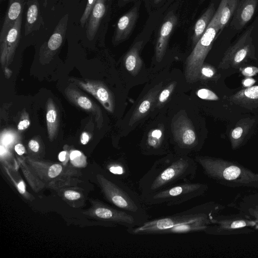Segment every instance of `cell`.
I'll return each instance as SVG.
<instances>
[{
	"instance_id": "6da1fadb",
	"label": "cell",
	"mask_w": 258,
	"mask_h": 258,
	"mask_svg": "<svg viewBox=\"0 0 258 258\" xmlns=\"http://www.w3.org/2000/svg\"><path fill=\"white\" fill-rule=\"evenodd\" d=\"M225 206L214 201L207 202L180 212L148 220L126 231L132 235L185 234L204 232L213 218Z\"/></svg>"
},
{
	"instance_id": "7a4b0ae2",
	"label": "cell",
	"mask_w": 258,
	"mask_h": 258,
	"mask_svg": "<svg viewBox=\"0 0 258 258\" xmlns=\"http://www.w3.org/2000/svg\"><path fill=\"white\" fill-rule=\"evenodd\" d=\"M198 163L188 155L169 153L154 162L138 182L140 195L162 190L196 176Z\"/></svg>"
},
{
	"instance_id": "3957f363",
	"label": "cell",
	"mask_w": 258,
	"mask_h": 258,
	"mask_svg": "<svg viewBox=\"0 0 258 258\" xmlns=\"http://www.w3.org/2000/svg\"><path fill=\"white\" fill-rule=\"evenodd\" d=\"M195 160L207 177L222 186L258 190V173L237 162L203 155Z\"/></svg>"
},
{
	"instance_id": "277c9868",
	"label": "cell",
	"mask_w": 258,
	"mask_h": 258,
	"mask_svg": "<svg viewBox=\"0 0 258 258\" xmlns=\"http://www.w3.org/2000/svg\"><path fill=\"white\" fill-rule=\"evenodd\" d=\"M97 182L105 198L116 208L131 213L144 222L149 215L140 195L119 178H112L103 174L96 176Z\"/></svg>"
},
{
	"instance_id": "5b68a950",
	"label": "cell",
	"mask_w": 258,
	"mask_h": 258,
	"mask_svg": "<svg viewBox=\"0 0 258 258\" xmlns=\"http://www.w3.org/2000/svg\"><path fill=\"white\" fill-rule=\"evenodd\" d=\"M224 5L220 4L206 31L186 59L185 77L188 83L200 79L201 68L219 32V21Z\"/></svg>"
},
{
	"instance_id": "8992f818",
	"label": "cell",
	"mask_w": 258,
	"mask_h": 258,
	"mask_svg": "<svg viewBox=\"0 0 258 258\" xmlns=\"http://www.w3.org/2000/svg\"><path fill=\"white\" fill-rule=\"evenodd\" d=\"M208 189L206 183L181 182L152 194L140 196L145 205L174 206L202 196Z\"/></svg>"
},
{
	"instance_id": "52a82bcc",
	"label": "cell",
	"mask_w": 258,
	"mask_h": 258,
	"mask_svg": "<svg viewBox=\"0 0 258 258\" xmlns=\"http://www.w3.org/2000/svg\"><path fill=\"white\" fill-rule=\"evenodd\" d=\"M256 222L247 215L236 214L215 215L204 232L213 235L248 234L256 230Z\"/></svg>"
},
{
	"instance_id": "ba28073f",
	"label": "cell",
	"mask_w": 258,
	"mask_h": 258,
	"mask_svg": "<svg viewBox=\"0 0 258 258\" xmlns=\"http://www.w3.org/2000/svg\"><path fill=\"white\" fill-rule=\"evenodd\" d=\"M173 144L175 153L188 155L199 151L201 146L190 120L185 116H179L172 124Z\"/></svg>"
},
{
	"instance_id": "9c48e42d",
	"label": "cell",
	"mask_w": 258,
	"mask_h": 258,
	"mask_svg": "<svg viewBox=\"0 0 258 258\" xmlns=\"http://www.w3.org/2000/svg\"><path fill=\"white\" fill-rule=\"evenodd\" d=\"M253 27H250L229 47L225 52L218 68L226 70L240 68L242 64L254 55V47L251 37Z\"/></svg>"
},
{
	"instance_id": "30bf717a",
	"label": "cell",
	"mask_w": 258,
	"mask_h": 258,
	"mask_svg": "<svg viewBox=\"0 0 258 258\" xmlns=\"http://www.w3.org/2000/svg\"><path fill=\"white\" fill-rule=\"evenodd\" d=\"M92 203V207L85 212L89 216L126 228L137 227L144 223L138 217L117 208H113L99 201Z\"/></svg>"
},
{
	"instance_id": "8fae6325",
	"label": "cell",
	"mask_w": 258,
	"mask_h": 258,
	"mask_svg": "<svg viewBox=\"0 0 258 258\" xmlns=\"http://www.w3.org/2000/svg\"><path fill=\"white\" fill-rule=\"evenodd\" d=\"M22 14L9 29L6 34L0 38V61L5 69L13 60L21 37Z\"/></svg>"
},
{
	"instance_id": "7c38bea8",
	"label": "cell",
	"mask_w": 258,
	"mask_h": 258,
	"mask_svg": "<svg viewBox=\"0 0 258 258\" xmlns=\"http://www.w3.org/2000/svg\"><path fill=\"white\" fill-rule=\"evenodd\" d=\"M70 81L82 89L93 95L108 111L113 113L114 110L113 96L108 87L103 83L94 80L71 78Z\"/></svg>"
},
{
	"instance_id": "4fadbf2b",
	"label": "cell",
	"mask_w": 258,
	"mask_h": 258,
	"mask_svg": "<svg viewBox=\"0 0 258 258\" xmlns=\"http://www.w3.org/2000/svg\"><path fill=\"white\" fill-rule=\"evenodd\" d=\"M68 100L76 106L94 115L97 126L102 127L103 118L99 106L85 94L79 91L75 86L70 85L64 90Z\"/></svg>"
},
{
	"instance_id": "5bb4252c",
	"label": "cell",
	"mask_w": 258,
	"mask_h": 258,
	"mask_svg": "<svg viewBox=\"0 0 258 258\" xmlns=\"http://www.w3.org/2000/svg\"><path fill=\"white\" fill-rule=\"evenodd\" d=\"M177 22L176 16L170 12L161 26L155 46V58L158 62L165 55L169 38Z\"/></svg>"
},
{
	"instance_id": "9a60e30c",
	"label": "cell",
	"mask_w": 258,
	"mask_h": 258,
	"mask_svg": "<svg viewBox=\"0 0 258 258\" xmlns=\"http://www.w3.org/2000/svg\"><path fill=\"white\" fill-rule=\"evenodd\" d=\"M231 207L236 209L254 220L258 230V195L257 193L237 195L229 204Z\"/></svg>"
},
{
	"instance_id": "2e32d148",
	"label": "cell",
	"mask_w": 258,
	"mask_h": 258,
	"mask_svg": "<svg viewBox=\"0 0 258 258\" xmlns=\"http://www.w3.org/2000/svg\"><path fill=\"white\" fill-rule=\"evenodd\" d=\"M257 0L240 1L233 14L230 23L236 30L241 29L252 18L257 6Z\"/></svg>"
},
{
	"instance_id": "e0dca14e",
	"label": "cell",
	"mask_w": 258,
	"mask_h": 258,
	"mask_svg": "<svg viewBox=\"0 0 258 258\" xmlns=\"http://www.w3.org/2000/svg\"><path fill=\"white\" fill-rule=\"evenodd\" d=\"M138 9L134 6L118 20L114 35L115 43L125 40L131 35L138 19Z\"/></svg>"
},
{
	"instance_id": "ac0fdd59",
	"label": "cell",
	"mask_w": 258,
	"mask_h": 258,
	"mask_svg": "<svg viewBox=\"0 0 258 258\" xmlns=\"http://www.w3.org/2000/svg\"><path fill=\"white\" fill-rule=\"evenodd\" d=\"M69 17L67 14L60 19L47 42L42 47L41 53L45 56L52 55L61 46L66 33Z\"/></svg>"
},
{
	"instance_id": "d6986e66",
	"label": "cell",
	"mask_w": 258,
	"mask_h": 258,
	"mask_svg": "<svg viewBox=\"0 0 258 258\" xmlns=\"http://www.w3.org/2000/svg\"><path fill=\"white\" fill-rule=\"evenodd\" d=\"M162 88V83H160L151 89L144 96L132 114L128 122L130 126H133L147 115L153 104L156 101Z\"/></svg>"
},
{
	"instance_id": "ffe728a7",
	"label": "cell",
	"mask_w": 258,
	"mask_h": 258,
	"mask_svg": "<svg viewBox=\"0 0 258 258\" xmlns=\"http://www.w3.org/2000/svg\"><path fill=\"white\" fill-rule=\"evenodd\" d=\"M255 119L247 117L240 119L229 135L231 148L235 150L240 148L246 142V139L255 123Z\"/></svg>"
},
{
	"instance_id": "44dd1931",
	"label": "cell",
	"mask_w": 258,
	"mask_h": 258,
	"mask_svg": "<svg viewBox=\"0 0 258 258\" xmlns=\"http://www.w3.org/2000/svg\"><path fill=\"white\" fill-rule=\"evenodd\" d=\"M229 100L233 104L249 109L258 107V85L239 90L231 96Z\"/></svg>"
},
{
	"instance_id": "7402d4cb",
	"label": "cell",
	"mask_w": 258,
	"mask_h": 258,
	"mask_svg": "<svg viewBox=\"0 0 258 258\" xmlns=\"http://www.w3.org/2000/svg\"><path fill=\"white\" fill-rule=\"evenodd\" d=\"M105 11V0H97L88 20L86 35L89 40L94 38Z\"/></svg>"
},
{
	"instance_id": "603a6c76",
	"label": "cell",
	"mask_w": 258,
	"mask_h": 258,
	"mask_svg": "<svg viewBox=\"0 0 258 258\" xmlns=\"http://www.w3.org/2000/svg\"><path fill=\"white\" fill-rule=\"evenodd\" d=\"M143 43V41L137 42L124 56L125 67L132 75H137L142 67L143 61L140 57V51Z\"/></svg>"
},
{
	"instance_id": "cb8c5ba5",
	"label": "cell",
	"mask_w": 258,
	"mask_h": 258,
	"mask_svg": "<svg viewBox=\"0 0 258 258\" xmlns=\"http://www.w3.org/2000/svg\"><path fill=\"white\" fill-rule=\"evenodd\" d=\"M23 0H10L8 12L1 29L0 38L3 37L22 14Z\"/></svg>"
},
{
	"instance_id": "d4e9b609",
	"label": "cell",
	"mask_w": 258,
	"mask_h": 258,
	"mask_svg": "<svg viewBox=\"0 0 258 258\" xmlns=\"http://www.w3.org/2000/svg\"><path fill=\"white\" fill-rule=\"evenodd\" d=\"M215 12L214 4H211L196 22L192 37V42L194 45L196 44L203 35L212 20Z\"/></svg>"
},
{
	"instance_id": "484cf974",
	"label": "cell",
	"mask_w": 258,
	"mask_h": 258,
	"mask_svg": "<svg viewBox=\"0 0 258 258\" xmlns=\"http://www.w3.org/2000/svg\"><path fill=\"white\" fill-rule=\"evenodd\" d=\"M40 18L39 4L37 1L29 2L25 25V35L39 29L37 25L39 27L40 24L38 23V21H40Z\"/></svg>"
},
{
	"instance_id": "4316f807",
	"label": "cell",
	"mask_w": 258,
	"mask_h": 258,
	"mask_svg": "<svg viewBox=\"0 0 258 258\" xmlns=\"http://www.w3.org/2000/svg\"><path fill=\"white\" fill-rule=\"evenodd\" d=\"M46 118L48 137L52 141L57 134L58 119L56 108L51 98L47 102Z\"/></svg>"
},
{
	"instance_id": "83f0119b",
	"label": "cell",
	"mask_w": 258,
	"mask_h": 258,
	"mask_svg": "<svg viewBox=\"0 0 258 258\" xmlns=\"http://www.w3.org/2000/svg\"><path fill=\"white\" fill-rule=\"evenodd\" d=\"M239 1L240 0H227L223 5L219 21L220 30L218 35L233 15Z\"/></svg>"
},
{
	"instance_id": "f1b7e54d",
	"label": "cell",
	"mask_w": 258,
	"mask_h": 258,
	"mask_svg": "<svg viewBox=\"0 0 258 258\" xmlns=\"http://www.w3.org/2000/svg\"><path fill=\"white\" fill-rule=\"evenodd\" d=\"M18 160L22 170L33 190L38 191L40 189L43 188L45 185V183L37 177L29 166H28L23 161L19 158H18Z\"/></svg>"
},
{
	"instance_id": "f546056e",
	"label": "cell",
	"mask_w": 258,
	"mask_h": 258,
	"mask_svg": "<svg viewBox=\"0 0 258 258\" xmlns=\"http://www.w3.org/2000/svg\"><path fill=\"white\" fill-rule=\"evenodd\" d=\"M108 170L112 174L118 176L122 180L127 179L131 176V172L126 160L121 158L108 166Z\"/></svg>"
},
{
	"instance_id": "4dcf8cb0",
	"label": "cell",
	"mask_w": 258,
	"mask_h": 258,
	"mask_svg": "<svg viewBox=\"0 0 258 258\" xmlns=\"http://www.w3.org/2000/svg\"><path fill=\"white\" fill-rule=\"evenodd\" d=\"M176 85V82H172L160 91L156 101V107L164 104L171 95Z\"/></svg>"
},
{
	"instance_id": "1f68e13d",
	"label": "cell",
	"mask_w": 258,
	"mask_h": 258,
	"mask_svg": "<svg viewBox=\"0 0 258 258\" xmlns=\"http://www.w3.org/2000/svg\"><path fill=\"white\" fill-rule=\"evenodd\" d=\"M97 0H88L84 13L80 19V24L82 27L87 22Z\"/></svg>"
},
{
	"instance_id": "d6a6232c",
	"label": "cell",
	"mask_w": 258,
	"mask_h": 258,
	"mask_svg": "<svg viewBox=\"0 0 258 258\" xmlns=\"http://www.w3.org/2000/svg\"><path fill=\"white\" fill-rule=\"evenodd\" d=\"M216 70L212 66L203 64L201 70V78L203 79H213L216 76Z\"/></svg>"
},
{
	"instance_id": "836d02e7",
	"label": "cell",
	"mask_w": 258,
	"mask_h": 258,
	"mask_svg": "<svg viewBox=\"0 0 258 258\" xmlns=\"http://www.w3.org/2000/svg\"><path fill=\"white\" fill-rule=\"evenodd\" d=\"M197 94L199 97L205 100L216 101L219 99L214 92L206 88L199 90L197 92Z\"/></svg>"
},
{
	"instance_id": "e575fe53",
	"label": "cell",
	"mask_w": 258,
	"mask_h": 258,
	"mask_svg": "<svg viewBox=\"0 0 258 258\" xmlns=\"http://www.w3.org/2000/svg\"><path fill=\"white\" fill-rule=\"evenodd\" d=\"M241 74L245 77H251L258 74V68L254 66H247L239 68Z\"/></svg>"
},
{
	"instance_id": "d590c367",
	"label": "cell",
	"mask_w": 258,
	"mask_h": 258,
	"mask_svg": "<svg viewBox=\"0 0 258 258\" xmlns=\"http://www.w3.org/2000/svg\"><path fill=\"white\" fill-rule=\"evenodd\" d=\"M64 198L68 200H77L81 198V194L76 191L67 190L63 193Z\"/></svg>"
},
{
	"instance_id": "8d00e7d4",
	"label": "cell",
	"mask_w": 258,
	"mask_h": 258,
	"mask_svg": "<svg viewBox=\"0 0 258 258\" xmlns=\"http://www.w3.org/2000/svg\"><path fill=\"white\" fill-rule=\"evenodd\" d=\"M3 133V134L1 135L2 141H3L5 144H9L13 142L14 136V135H13L12 132H4Z\"/></svg>"
},
{
	"instance_id": "74e56055",
	"label": "cell",
	"mask_w": 258,
	"mask_h": 258,
	"mask_svg": "<svg viewBox=\"0 0 258 258\" xmlns=\"http://www.w3.org/2000/svg\"><path fill=\"white\" fill-rule=\"evenodd\" d=\"M255 82V80L251 77H245L242 80L241 84L244 88H248L252 86Z\"/></svg>"
},
{
	"instance_id": "f35d334b",
	"label": "cell",
	"mask_w": 258,
	"mask_h": 258,
	"mask_svg": "<svg viewBox=\"0 0 258 258\" xmlns=\"http://www.w3.org/2000/svg\"><path fill=\"white\" fill-rule=\"evenodd\" d=\"M28 146L30 149L34 152H37L39 150V145L38 143L34 140H31L29 142Z\"/></svg>"
},
{
	"instance_id": "ab89813d",
	"label": "cell",
	"mask_w": 258,
	"mask_h": 258,
	"mask_svg": "<svg viewBox=\"0 0 258 258\" xmlns=\"http://www.w3.org/2000/svg\"><path fill=\"white\" fill-rule=\"evenodd\" d=\"M30 125V121L28 119L21 120L18 124L17 128L19 130H24L27 128Z\"/></svg>"
},
{
	"instance_id": "60d3db41",
	"label": "cell",
	"mask_w": 258,
	"mask_h": 258,
	"mask_svg": "<svg viewBox=\"0 0 258 258\" xmlns=\"http://www.w3.org/2000/svg\"><path fill=\"white\" fill-rule=\"evenodd\" d=\"M15 150L19 155H22L25 152L24 146L20 143L17 144L15 146Z\"/></svg>"
},
{
	"instance_id": "b9f144b4",
	"label": "cell",
	"mask_w": 258,
	"mask_h": 258,
	"mask_svg": "<svg viewBox=\"0 0 258 258\" xmlns=\"http://www.w3.org/2000/svg\"><path fill=\"white\" fill-rule=\"evenodd\" d=\"M90 140V136L89 134H88L86 132H84L82 133L80 141L82 144L86 145L87 144Z\"/></svg>"
},
{
	"instance_id": "7bdbcfd3",
	"label": "cell",
	"mask_w": 258,
	"mask_h": 258,
	"mask_svg": "<svg viewBox=\"0 0 258 258\" xmlns=\"http://www.w3.org/2000/svg\"><path fill=\"white\" fill-rule=\"evenodd\" d=\"M82 154L80 151H78V150H74V151H72L71 153H70V157L71 161H72L75 158H76L77 157H78Z\"/></svg>"
},
{
	"instance_id": "ee69618b",
	"label": "cell",
	"mask_w": 258,
	"mask_h": 258,
	"mask_svg": "<svg viewBox=\"0 0 258 258\" xmlns=\"http://www.w3.org/2000/svg\"><path fill=\"white\" fill-rule=\"evenodd\" d=\"M67 152L66 151H62L58 155V159L59 161L63 162L66 160Z\"/></svg>"
},
{
	"instance_id": "f6af8a7d",
	"label": "cell",
	"mask_w": 258,
	"mask_h": 258,
	"mask_svg": "<svg viewBox=\"0 0 258 258\" xmlns=\"http://www.w3.org/2000/svg\"><path fill=\"white\" fill-rule=\"evenodd\" d=\"M162 0H154V3L155 4H157L160 3Z\"/></svg>"
},
{
	"instance_id": "bcb514c9",
	"label": "cell",
	"mask_w": 258,
	"mask_h": 258,
	"mask_svg": "<svg viewBox=\"0 0 258 258\" xmlns=\"http://www.w3.org/2000/svg\"><path fill=\"white\" fill-rule=\"evenodd\" d=\"M227 0H221L220 3L222 4H225Z\"/></svg>"
},
{
	"instance_id": "7dc6e473",
	"label": "cell",
	"mask_w": 258,
	"mask_h": 258,
	"mask_svg": "<svg viewBox=\"0 0 258 258\" xmlns=\"http://www.w3.org/2000/svg\"><path fill=\"white\" fill-rule=\"evenodd\" d=\"M124 2H130V1H131L132 0H123Z\"/></svg>"
},
{
	"instance_id": "c3c4849f",
	"label": "cell",
	"mask_w": 258,
	"mask_h": 258,
	"mask_svg": "<svg viewBox=\"0 0 258 258\" xmlns=\"http://www.w3.org/2000/svg\"><path fill=\"white\" fill-rule=\"evenodd\" d=\"M257 195H258V193H257Z\"/></svg>"
}]
</instances>
